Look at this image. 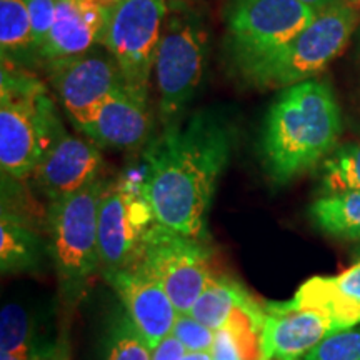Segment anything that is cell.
I'll return each mask as SVG.
<instances>
[{"instance_id": "cell-12", "label": "cell", "mask_w": 360, "mask_h": 360, "mask_svg": "<svg viewBox=\"0 0 360 360\" xmlns=\"http://www.w3.org/2000/svg\"><path fill=\"white\" fill-rule=\"evenodd\" d=\"M260 330V360H300L330 334L337 332L326 314L314 309L274 302L264 307Z\"/></svg>"}, {"instance_id": "cell-3", "label": "cell", "mask_w": 360, "mask_h": 360, "mask_svg": "<svg viewBox=\"0 0 360 360\" xmlns=\"http://www.w3.org/2000/svg\"><path fill=\"white\" fill-rule=\"evenodd\" d=\"M56 107L35 77L4 64L0 85V167L4 177L32 175L60 135Z\"/></svg>"}, {"instance_id": "cell-6", "label": "cell", "mask_w": 360, "mask_h": 360, "mask_svg": "<svg viewBox=\"0 0 360 360\" xmlns=\"http://www.w3.org/2000/svg\"><path fill=\"white\" fill-rule=\"evenodd\" d=\"M205 34L193 15L170 7L155 56V80L164 120L186 109L202 82L205 64Z\"/></svg>"}, {"instance_id": "cell-17", "label": "cell", "mask_w": 360, "mask_h": 360, "mask_svg": "<svg viewBox=\"0 0 360 360\" xmlns=\"http://www.w3.org/2000/svg\"><path fill=\"white\" fill-rule=\"evenodd\" d=\"M238 309L257 315V317H265L264 307H260L237 282L214 276L188 314L200 323L217 332L231 322Z\"/></svg>"}, {"instance_id": "cell-13", "label": "cell", "mask_w": 360, "mask_h": 360, "mask_svg": "<svg viewBox=\"0 0 360 360\" xmlns=\"http://www.w3.org/2000/svg\"><path fill=\"white\" fill-rule=\"evenodd\" d=\"M122 300L129 321L154 349L172 334L179 312L164 287L141 265L105 277Z\"/></svg>"}, {"instance_id": "cell-22", "label": "cell", "mask_w": 360, "mask_h": 360, "mask_svg": "<svg viewBox=\"0 0 360 360\" xmlns=\"http://www.w3.org/2000/svg\"><path fill=\"white\" fill-rule=\"evenodd\" d=\"M0 45L6 53L32 47V24L25 0H0Z\"/></svg>"}, {"instance_id": "cell-5", "label": "cell", "mask_w": 360, "mask_h": 360, "mask_svg": "<svg viewBox=\"0 0 360 360\" xmlns=\"http://www.w3.org/2000/svg\"><path fill=\"white\" fill-rule=\"evenodd\" d=\"M105 187L98 179L82 191L52 202L49 210V250L62 287L72 295L82 290L101 267L98 207Z\"/></svg>"}, {"instance_id": "cell-1", "label": "cell", "mask_w": 360, "mask_h": 360, "mask_svg": "<svg viewBox=\"0 0 360 360\" xmlns=\"http://www.w3.org/2000/svg\"><path fill=\"white\" fill-rule=\"evenodd\" d=\"M233 130L215 110L172 124L147 147L142 197L157 224L202 238L217 182L232 154Z\"/></svg>"}, {"instance_id": "cell-15", "label": "cell", "mask_w": 360, "mask_h": 360, "mask_svg": "<svg viewBox=\"0 0 360 360\" xmlns=\"http://www.w3.org/2000/svg\"><path fill=\"white\" fill-rule=\"evenodd\" d=\"M119 0H57L56 24L42 57L79 56L102 42Z\"/></svg>"}, {"instance_id": "cell-28", "label": "cell", "mask_w": 360, "mask_h": 360, "mask_svg": "<svg viewBox=\"0 0 360 360\" xmlns=\"http://www.w3.org/2000/svg\"><path fill=\"white\" fill-rule=\"evenodd\" d=\"M334 281L342 294L360 302V259L352 267H349L347 270L339 274V276H335Z\"/></svg>"}, {"instance_id": "cell-18", "label": "cell", "mask_w": 360, "mask_h": 360, "mask_svg": "<svg viewBox=\"0 0 360 360\" xmlns=\"http://www.w3.org/2000/svg\"><path fill=\"white\" fill-rule=\"evenodd\" d=\"M292 307L314 309L326 314L337 332L349 330L360 323V302L342 294L334 277H312L299 287L294 299L287 302Z\"/></svg>"}, {"instance_id": "cell-2", "label": "cell", "mask_w": 360, "mask_h": 360, "mask_svg": "<svg viewBox=\"0 0 360 360\" xmlns=\"http://www.w3.org/2000/svg\"><path fill=\"white\" fill-rule=\"evenodd\" d=\"M340 110L327 84L305 80L287 87L265 117L260 150L274 184H287L317 165L334 148Z\"/></svg>"}, {"instance_id": "cell-20", "label": "cell", "mask_w": 360, "mask_h": 360, "mask_svg": "<svg viewBox=\"0 0 360 360\" xmlns=\"http://www.w3.org/2000/svg\"><path fill=\"white\" fill-rule=\"evenodd\" d=\"M39 238L19 217L2 210L0 220V265L2 272L32 269L39 260Z\"/></svg>"}, {"instance_id": "cell-8", "label": "cell", "mask_w": 360, "mask_h": 360, "mask_svg": "<svg viewBox=\"0 0 360 360\" xmlns=\"http://www.w3.org/2000/svg\"><path fill=\"white\" fill-rule=\"evenodd\" d=\"M164 287L179 314H188L209 285L212 272L200 238L154 222L143 240L139 264Z\"/></svg>"}, {"instance_id": "cell-29", "label": "cell", "mask_w": 360, "mask_h": 360, "mask_svg": "<svg viewBox=\"0 0 360 360\" xmlns=\"http://www.w3.org/2000/svg\"><path fill=\"white\" fill-rule=\"evenodd\" d=\"M187 349L174 334L162 339L157 347L152 349V360H182Z\"/></svg>"}, {"instance_id": "cell-10", "label": "cell", "mask_w": 360, "mask_h": 360, "mask_svg": "<svg viewBox=\"0 0 360 360\" xmlns=\"http://www.w3.org/2000/svg\"><path fill=\"white\" fill-rule=\"evenodd\" d=\"M154 222L141 191L127 186L105 187L98 207V255L103 276L139 264L143 240Z\"/></svg>"}, {"instance_id": "cell-25", "label": "cell", "mask_w": 360, "mask_h": 360, "mask_svg": "<svg viewBox=\"0 0 360 360\" xmlns=\"http://www.w3.org/2000/svg\"><path fill=\"white\" fill-rule=\"evenodd\" d=\"M107 360H152V349L127 321L115 330Z\"/></svg>"}, {"instance_id": "cell-34", "label": "cell", "mask_w": 360, "mask_h": 360, "mask_svg": "<svg viewBox=\"0 0 360 360\" xmlns=\"http://www.w3.org/2000/svg\"><path fill=\"white\" fill-rule=\"evenodd\" d=\"M345 4H347V6H350L352 8H357V7H360V0H344Z\"/></svg>"}, {"instance_id": "cell-32", "label": "cell", "mask_w": 360, "mask_h": 360, "mask_svg": "<svg viewBox=\"0 0 360 360\" xmlns=\"http://www.w3.org/2000/svg\"><path fill=\"white\" fill-rule=\"evenodd\" d=\"M182 360H214L212 350L209 352H187Z\"/></svg>"}, {"instance_id": "cell-11", "label": "cell", "mask_w": 360, "mask_h": 360, "mask_svg": "<svg viewBox=\"0 0 360 360\" xmlns=\"http://www.w3.org/2000/svg\"><path fill=\"white\" fill-rule=\"evenodd\" d=\"M51 80L62 105L77 127L85 124L101 103L119 90L127 89L115 58L101 52L51 60Z\"/></svg>"}, {"instance_id": "cell-16", "label": "cell", "mask_w": 360, "mask_h": 360, "mask_svg": "<svg viewBox=\"0 0 360 360\" xmlns=\"http://www.w3.org/2000/svg\"><path fill=\"white\" fill-rule=\"evenodd\" d=\"M79 129L103 147L134 148L142 146L150 134L147 101L129 89L119 90L107 97Z\"/></svg>"}, {"instance_id": "cell-30", "label": "cell", "mask_w": 360, "mask_h": 360, "mask_svg": "<svg viewBox=\"0 0 360 360\" xmlns=\"http://www.w3.org/2000/svg\"><path fill=\"white\" fill-rule=\"evenodd\" d=\"M32 360H70V355L64 342H57V344L39 347Z\"/></svg>"}, {"instance_id": "cell-21", "label": "cell", "mask_w": 360, "mask_h": 360, "mask_svg": "<svg viewBox=\"0 0 360 360\" xmlns=\"http://www.w3.org/2000/svg\"><path fill=\"white\" fill-rule=\"evenodd\" d=\"M326 193L360 191V143H347L323 160Z\"/></svg>"}, {"instance_id": "cell-14", "label": "cell", "mask_w": 360, "mask_h": 360, "mask_svg": "<svg viewBox=\"0 0 360 360\" xmlns=\"http://www.w3.org/2000/svg\"><path fill=\"white\" fill-rule=\"evenodd\" d=\"M102 155L94 143L62 132L35 169L40 191L52 202L82 191L98 180Z\"/></svg>"}, {"instance_id": "cell-24", "label": "cell", "mask_w": 360, "mask_h": 360, "mask_svg": "<svg viewBox=\"0 0 360 360\" xmlns=\"http://www.w3.org/2000/svg\"><path fill=\"white\" fill-rule=\"evenodd\" d=\"M304 360H360V330L334 332Z\"/></svg>"}, {"instance_id": "cell-33", "label": "cell", "mask_w": 360, "mask_h": 360, "mask_svg": "<svg viewBox=\"0 0 360 360\" xmlns=\"http://www.w3.org/2000/svg\"><path fill=\"white\" fill-rule=\"evenodd\" d=\"M32 359H24V357H17V355H12L7 352H0V360H32Z\"/></svg>"}, {"instance_id": "cell-19", "label": "cell", "mask_w": 360, "mask_h": 360, "mask_svg": "<svg viewBox=\"0 0 360 360\" xmlns=\"http://www.w3.org/2000/svg\"><path fill=\"white\" fill-rule=\"evenodd\" d=\"M310 215L328 236L360 240V191L326 193L310 207Z\"/></svg>"}, {"instance_id": "cell-7", "label": "cell", "mask_w": 360, "mask_h": 360, "mask_svg": "<svg viewBox=\"0 0 360 360\" xmlns=\"http://www.w3.org/2000/svg\"><path fill=\"white\" fill-rule=\"evenodd\" d=\"M169 4L165 0H119L103 45L119 64L127 89L147 101Z\"/></svg>"}, {"instance_id": "cell-27", "label": "cell", "mask_w": 360, "mask_h": 360, "mask_svg": "<svg viewBox=\"0 0 360 360\" xmlns=\"http://www.w3.org/2000/svg\"><path fill=\"white\" fill-rule=\"evenodd\" d=\"M32 24V47L42 52L56 24L57 0H25Z\"/></svg>"}, {"instance_id": "cell-31", "label": "cell", "mask_w": 360, "mask_h": 360, "mask_svg": "<svg viewBox=\"0 0 360 360\" xmlns=\"http://www.w3.org/2000/svg\"><path fill=\"white\" fill-rule=\"evenodd\" d=\"M300 2L312 8L315 13H321L327 8L337 6V4H342L344 0H300Z\"/></svg>"}, {"instance_id": "cell-26", "label": "cell", "mask_w": 360, "mask_h": 360, "mask_svg": "<svg viewBox=\"0 0 360 360\" xmlns=\"http://www.w3.org/2000/svg\"><path fill=\"white\" fill-rule=\"evenodd\" d=\"M172 334L182 342L187 352H209L214 349L215 330L200 323L191 314H179Z\"/></svg>"}, {"instance_id": "cell-23", "label": "cell", "mask_w": 360, "mask_h": 360, "mask_svg": "<svg viewBox=\"0 0 360 360\" xmlns=\"http://www.w3.org/2000/svg\"><path fill=\"white\" fill-rule=\"evenodd\" d=\"M0 352L24 359H32L39 349L34 347L30 319L20 305H4L0 314Z\"/></svg>"}, {"instance_id": "cell-4", "label": "cell", "mask_w": 360, "mask_h": 360, "mask_svg": "<svg viewBox=\"0 0 360 360\" xmlns=\"http://www.w3.org/2000/svg\"><path fill=\"white\" fill-rule=\"evenodd\" d=\"M357 22L355 8L345 2L317 13L289 44L242 65L247 82L260 89L292 87L315 77L349 44Z\"/></svg>"}, {"instance_id": "cell-9", "label": "cell", "mask_w": 360, "mask_h": 360, "mask_svg": "<svg viewBox=\"0 0 360 360\" xmlns=\"http://www.w3.org/2000/svg\"><path fill=\"white\" fill-rule=\"evenodd\" d=\"M317 13L300 0H236L229 12V42L237 65L289 44Z\"/></svg>"}, {"instance_id": "cell-35", "label": "cell", "mask_w": 360, "mask_h": 360, "mask_svg": "<svg viewBox=\"0 0 360 360\" xmlns=\"http://www.w3.org/2000/svg\"><path fill=\"white\" fill-rule=\"evenodd\" d=\"M165 2L169 4V7H172V6H182L184 0H165Z\"/></svg>"}]
</instances>
